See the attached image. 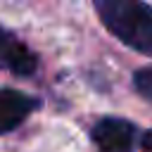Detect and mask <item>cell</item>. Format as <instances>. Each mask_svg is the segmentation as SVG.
<instances>
[{
  "label": "cell",
  "mask_w": 152,
  "mask_h": 152,
  "mask_svg": "<svg viewBox=\"0 0 152 152\" xmlns=\"http://www.w3.org/2000/svg\"><path fill=\"white\" fill-rule=\"evenodd\" d=\"M93 7L114 38L152 57V7L145 0H93Z\"/></svg>",
  "instance_id": "obj_1"
},
{
  "label": "cell",
  "mask_w": 152,
  "mask_h": 152,
  "mask_svg": "<svg viewBox=\"0 0 152 152\" xmlns=\"http://www.w3.org/2000/svg\"><path fill=\"white\" fill-rule=\"evenodd\" d=\"M93 142L100 147V152H128L135 138L133 124L116 119V116H104L93 126Z\"/></svg>",
  "instance_id": "obj_2"
},
{
  "label": "cell",
  "mask_w": 152,
  "mask_h": 152,
  "mask_svg": "<svg viewBox=\"0 0 152 152\" xmlns=\"http://www.w3.org/2000/svg\"><path fill=\"white\" fill-rule=\"evenodd\" d=\"M38 107V100L12 88H0V133L14 131Z\"/></svg>",
  "instance_id": "obj_3"
},
{
  "label": "cell",
  "mask_w": 152,
  "mask_h": 152,
  "mask_svg": "<svg viewBox=\"0 0 152 152\" xmlns=\"http://www.w3.org/2000/svg\"><path fill=\"white\" fill-rule=\"evenodd\" d=\"M0 66L17 76H31L38 69V57L10 31L0 28Z\"/></svg>",
  "instance_id": "obj_4"
},
{
  "label": "cell",
  "mask_w": 152,
  "mask_h": 152,
  "mask_svg": "<svg viewBox=\"0 0 152 152\" xmlns=\"http://www.w3.org/2000/svg\"><path fill=\"white\" fill-rule=\"evenodd\" d=\"M133 86L140 95H145L147 100H152V66H145V69H138L135 76H133Z\"/></svg>",
  "instance_id": "obj_5"
},
{
  "label": "cell",
  "mask_w": 152,
  "mask_h": 152,
  "mask_svg": "<svg viewBox=\"0 0 152 152\" xmlns=\"http://www.w3.org/2000/svg\"><path fill=\"white\" fill-rule=\"evenodd\" d=\"M142 147H145L147 152H152V128H150V131L142 135Z\"/></svg>",
  "instance_id": "obj_6"
}]
</instances>
